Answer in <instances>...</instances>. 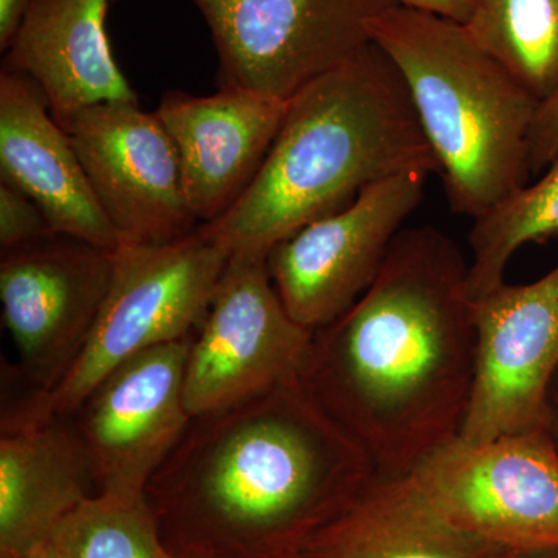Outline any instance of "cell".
I'll use <instances>...</instances> for the list:
<instances>
[{
  "label": "cell",
  "mask_w": 558,
  "mask_h": 558,
  "mask_svg": "<svg viewBox=\"0 0 558 558\" xmlns=\"http://www.w3.org/2000/svg\"><path fill=\"white\" fill-rule=\"evenodd\" d=\"M469 259L433 226L403 229L374 284L314 330L301 385L381 476L459 438L475 376Z\"/></svg>",
  "instance_id": "1"
},
{
  "label": "cell",
  "mask_w": 558,
  "mask_h": 558,
  "mask_svg": "<svg viewBox=\"0 0 558 558\" xmlns=\"http://www.w3.org/2000/svg\"><path fill=\"white\" fill-rule=\"evenodd\" d=\"M376 475L300 380L191 418L145 498L179 558H301Z\"/></svg>",
  "instance_id": "2"
},
{
  "label": "cell",
  "mask_w": 558,
  "mask_h": 558,
  "mask_svg": "<svg viewBox=\"0 0 558 558\" xmlns=\"http://www.w3.org/2000/svg\"><path fill=\"white\" fill-rule=\"evenodd\" d=\"M439 165L395 62L369 43L289 100L244 194L201 230L230 256L266 259L279 242L374 183Z\"/></svg>",
  "instance_id": "3"
},
{
  "label": "cell",
  "mask_w": 558,
  "mask_h": 558,
  "mask_svg": "<svg viewBox=\"0 0 558 558\" xmlns=\"http://www.w3.org/2000/svg\"><path fill=\"white\" fill-rule=\"evenodd\" d=\"M369 32L409 89L451 211L478 218L526 185L539 101L464 24L395 5Z\"/></svg>",
  "instance_id": "4"
},
{
  "label": "cell",
  "mask_w": 558,
  "mask_h": 558,
  "mask_svg": "<svg viewBox=\"0 0 558 558\" xmlns=\"http://www.w3.org/2000/svg\"><path fill=\"white\" fill-rule=\"evenodd\" d=\"M112 260L108 296L75 365L57 388L28 396L16 409L72 416L121 363L193 337L207 317L230 253L199 227L165 244H120Z\"/></svg>",
  "instance_id": "5"
},
{
  "label": "cell",
  "mask_w": 558,
  "mask_h": 558,
  "mask_svg": "<svg viewBox=\"0 0 558 558\" xmlns=\"http://www.w3.org/2000/svg\"><path fill=\"white\" fill-rule=\"evenodd\" d=\"M409 476L464 534L509 553L558 549V449L548 427L484 442L457 438Z\"/></svg>",
  "instance_id": "6"
},
{
  "label": "cell",
  "mask_w": 558,
  "mask_h": 558,
  "mask_svg": "<svg viewBox=\"0 0 558 558\" xmlns=\"http://www.w3.org/2000/svg\"><path fill=\"white\" fill-rule=\"evenodd\" d=\"M218 54L219 87L289 101L368 46L395 0H191Z\"/></svg>",
  "instance_id": "7"
},
{
  "label": "cell",
  "mask_w": 558,
  "mask_h": 558,
  "mask_svg": "<svg viewBox=\"0 0 558 558\" xmlns=\"http://www.w3.org/2000/svg\"><path fill=\"white\" fill-rule=\"evenodd\" d=\"M312 336L286 310L266 259L230 256L207 317L191 339L185 373L191 416L300 381Z\"/></svg>",
  "instance_id": "8"
},
{
  "label": "cell",
  "mask_w": 558,
  "mask_h": 558,
  "mask_svg": "<svg viewBox=\"0 0 558 558\" xmlns=\"http://www.w3.org/2000/svg\"><path fill=\"white\" fill-rule=\"evenodd\" d=\"M429 175L410 171L374 183L347 207L270 250L266 263L271 281L301 326L314 332L365 295L421 204Z\"/></svg>",
  "instance_id": "9"
},
{
  "label": "cell",
  "mask_w": 558,
  "mask_h": 558,
  "mask_svg": "<svg viewBox=\"0 0 558 558\" xmlns=\"http://www.w3.org/2000/svg\"><path fill=\"white\" fill-rule=\"evenodd\" d=\"M472 300L475 376L459 439L484 442L546 427L558 371V266Z\"/></svg>",
  "instance_id": "10"
},
{
  "label": "cell",
  "mask_w": 558,
  "mask_h": 558,
  "mask_svg": "<svg viewBox=\"0 0 558 558\" xmlns=\"http://www.w3.org/2000/svg\"><path fill=\"white\" fill-rule=\"evenodd\" d=\"M112 270V252L68 236L3 253L2 322L32 395L57 388L75 365L100 317Z\"/></svg>",
  "instance_id": "11"
},
{
  "label": "cell",
  "mask_w": 558,
  "mask_h": 558,
  "mask_svg": "<svg viewBox=\"0 0 558 558\" xmlns=\"http://www.w3.org/2000/svg\"><path fill=\"white\" fill-rule=\"evenodd\" d=\"M61 126L119 245L165 244L199 229L186 204L178 149L156 110L106 102Z\"/></svg>",
  "instance_id": "12"
},
{
  "label": "cell",
  "mask_w": 558,
  "mask_h": 558,
  "mask_svg": "<svg viewBox=\"0 0 558 558\" xmlns=\"http://www.w3.org/2000/svg\"><path fill=\"white\" fill-rule=\"evenodd\" d=\"M191 339L121 363L70 416L94 457L100 494L145 498L154 473L185 435L193 418L185 402Z\"/></svg>",
  "instance_id": "13"
},
{
  "label": "cell",
  "mask_w": 558,
  "mask_h": 558,
  "mask_svg": "<svg viewBox=\"0 0 558 558\" xmlns=\"http://www.w3.org/2000/svg\"><path fill=\"white\" fill-rule=\"evenodd\" d=\"M289 101L240 87L196 97L167 92L156 113L180 161L190 211L201 226L220 218L258 174Z\"/></svg>",
  "instance_id": "14"
},
{
  "label": "cell",
  "mask_w": 558,
  "mask_h": 558,
  "mask_svg": "<svg viewBox=\"0 0 558 558\" xmlns=\"http://www.w3.org/2000/svg\"><path fill=\"white\" fill-rule=\"evenodd\" d=\"M97 495V465L73 417L3 409L0 557L24 558Z\"/></svg>",
  "instance_id": "15"
},
{
  "label": "cell",
  "mask_w": 558,
  "mask_h": 558,
  "mask_svg": "<svg viewBox=\"0 0 558 558\" xmlns=\"http://www.w3.org/2000/svg\"><path fill=\"white\" fill-rule=\"evenodd\" d=\"M0 178L43 209L57 236L108 252L119 247L72 138L51 116L43 90L31 76L3 68Z\"/></svg>",
  "instance_id": "16"
},
{
  "label": "cell",
  "mask_w": 558,
  "mask_h": 558,
  "mask_svg": "<svg viewBox=\"0 0 558 558\" xmlns=\"http://www.w3.org/2000/svg\"><path fill=\"white\" fill-rule=\"evenodd\" d=\"M112 2L38 0L5 51L3 69L31 76L60 124L92 106L138 102L110 46Z\"/></svg>",
  "instance_id": "17"
},
{
  "label": "cell",
  "mask_w": 558,
  "mask_h": 558,
  "mask_svg": "<svg viewBox=\"0 0 558 558\" xmlns=\"http://www.w3.org/2000/svg\"><path fill=\"white\" fill-rule=\"evenodd\" d=\"M451 526L411 483L377 473L348 508L312 535L301 558H508Z\"/></svg>",
  "instance_id": "18"
},
{
  "label": "cell",
  "mask_w": 558,
  "mask_h": 558,
  "mask_svg": "<svg viewBox=\"0 0 558 558\" xmlns=\"http://www.w3.org/2000/svg\"><path fill=\"white\" fill-rule=\"evenodd\" d=\"M465 28L539 102L558 90V0H473Z\"/></svg>",
  "instance_id": "19"
},
{
  "label": "cell",
  "mask_w": 558,
  "mask_h": 558,
  "mask_svg": "<svg viewBox=\"0 0 558 558\" xmlns=\"http://www.w3.org/2000/svg\"><path fill=\"white\" fill-rule=\"evenodd\" d=\"M558 234V156L542 178L513 190L484 215L469 233V289L472 299L506 281L510 259L529 242Z\"/></svg>",
  "instance_id": "20"
},
{
  "label": "cell",
  "mask_w": 558,
  "mask_h": 558,
  "mask_svg": "<svg viewBox=\"0 0 558 558\" xmlns=\"http://www.w3.org/2000/svg\"><path fill=\"white\" fill-rule=\"evenodd\" d=\"M50 539L65 558H179L161 537L146 498L97 495L70 513Z\"/></svg>",
  "instance_id": "21"
},
{
  "label": "cell",
  "mask_w": 558,
  "mask_h": 558,
  "mask_svg": "<svg viewBox=\"0 0 558 558\" xmlns=\"http://www.w3.org/2000/svg\"><path fill=\"white\" fill-rule=\"evenodd\" d=\"M57 236L49 220L22 191L0 180V250L3 253L27 247L47 238Z\"/></svg>",
  "instance_id": "22"
},
{
  "label": "cell",
  "mask_w": 558,
  "mask_h": 558,
  "mask_svg": "<svg viewBox=\"0 0 558 558\" xmlns=\"http://www.w3.org/2000/svg\"><path fill=\"white\" fill-rule=\"evenodd\" d=\"M558 156V90L539 102L537 116L529 134V167L531 175L548 168Z\"/></svg>",
  "instance_id": "23"
},
{
  "label": "cell",
  "mask_w": 558,
  "mask_h": 558,
  "mask_svg": "<svg viewBox=\"0 0 558 558\" xmlns=\"http://www.w3.org/2000/svg\"><path fill=\"white\" fill-rule=\"evenodd\" d=\"M405 9L424 11L465 24L472 14L473 0H395Z\"/></svg>",
  "instance_id": "24"
},
{
  "label": "cell",
  "mask_w": 558,
  "mask_h": 558,
  "mask_svg": "<svg viewBox=\"0 0 558 558\" xmlns=\"http://www.w3.org/2000/svg\"><path fill=\"white\" fill-rule=\"evenodd\" d=\"M38 0H0V50L5 53L28 11Z\"/></svg>",
  "instance_id": "25"
},
{
  "label": "cell",
  "mask_w": 558,
  "mask_h": 558,
  "mask_svg": "<svg viewBox=\"0 0 558 558\" xmlns=\"http://www.w3.org/2000/svg\"><path fill=\"white\" fill-rule=\"evenodd\" d=\"M546 427H548L550 436H553L554 442H556L558 449V371L556 377H554L553 385H550L548 421H546Z\"/></svg>",
  "instance_id": "26"
},
{
  "label": "cell",
  "mask_w": 558,
  "mask_h": 558,
  "mask_svg": "<svg viewBox=\"0 0 558 558\" xmlns=\"http://www.w3.org/2000/svg\"><path fill=\"white\" fill-rule=\"evenodd\" d=\"M24 558H65L64 554L58 549V546L54 545L51 539L49 542L43 543V545L36 546L35 549L32 550L31 554H27Z\"/></svg>",
  "instance_id": "27"
},
{
  "label": "cell",
  "mask_w": 558,
  "mask_h": 558,
  "mask_svg": "<svg viewBox=\"0 0 558 558\" xmlns=\"http://www.w3.org/2000/svg\"><path fill=\"white\" fill-rule=\"evenodd\" d=\"M508 558H558V549L538 550V553H517Z\"/></svg>",
  "instance_id": "28"
}]
</instances>
